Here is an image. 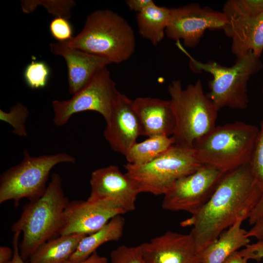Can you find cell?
Here are the masks:
<instances>
[{
  "label": "cell",
  "instance_id": "1",
  "mask_svg": "<svg viewBox=\"0 0 263 263\" xmlns=\"http://www.w3.org/2000/svg\"><path fill=\"white\" fill-rule=\"evenodd\" d=\"M262 193L249 163L226 172L207 202L181 224L192 226L189 234L197 254L237 220L248 219Z\"/></svg>",
  "mask_w": 263,
  "mask_h": 263
},
{
  "label": "cell",
  "instance_id": "2",
  "mask_svg": "<svg viewBox=\"0 0 263 263\" xmlns=\"http://www.w3.org/2000/svg\"><path fill=\"white\" fill-rule=\"evenodd\" d=\"M62 182L59 174L53 173L44 194L26 204L12 226V232L23 234L19 248L24 261L42 244L59 235L64 210L69 202L64 195Z\"/></svg>",
  "mask_w": 263,
  "mask_h": 263
},
{
  "label": "cell",
  "instance_id": "3",
  "mask_svg": "<svg viewBox=\"0 0 263 263\" xmlns=\"http://www.w3.org/2000/svg\"><path fill=\"white\" fill-rule=\"evenodd\" d=\"M65 42L71 47L116 64L128 60L136 48L132 27L124 18L109 9L90 14L82 30Z\"/></svg>",
  "mask_w": 263,
  "mask_h": 263
},
{
  "label": "cell",
  "instance_id": "4",
  "mask_svg": "<svg viewBox=\"0 0 263 263\" xmlns=\"http://www.w3.org/2000/svg\"><path fill=\"white\" fill-rule=\"evenodd\" d=\"M168 92L175 121L171 136L174 144L192 148L196 141L216 127L219 111L204 93L200 80L186 88L180 80H173Z\"/></svg>",
  "mask_w": 263,
  "mask_h": 263
},
{
  "label": "cell",
  "instance_id": "5",
  "mask_svg": "<svg viewBox=\"0 0 263 263\" xmlns=\"http://www.w3.org/2000/svg\"><path fill=\"white\" fill-rule=\"evenodd\" d=\"M259 131L242 121L216 126L196 141L192 149L202 165L227 172L249 163Z\"/></svg>",
  "mask_w": 263,
  "mask_h": 263
},
{
  "label": "cell",
  "instance_id": "6",
  "mask_svg": "<svg viewBox=\"0 0 263 263\" xmlns=\"http://www.w3.org/2000/svg\"><path fill=\"white\" fill-rule=\"evenodd\" d=\"M177 43L189 58V66L193 72H206L212 76L208 81L209 91L207 95L218 111L225 107L240 110L247 107V83L252 75L263 69L261 57L250 52L236 57L234 65L226 67L214 61L205 63L197 60L183 48L179 41Z\"/></svg>",
  "mask_w": 263,
  "mask_h": 263
},
{
  "label": "cell",
  "instance_id": "7",
  "mask_svg": "<svg viewBox=\"0 0 263 263\" xmlns=\"http://www.w3.org/2000/svg\"><path fill=\"white\" fill-rule=\"evenodd\" d=\"M75 162L74 157L64 152L32 157L24 150L21 162L0 175V203L12 200L17 207L23 198L30 201L39 198L47 188L51 169L59 163Z\"/></svg>",
  "mask_w": 263,
  "mask_h": 263
},
{
  "label": "cell",
  "instance_id": "8",
  "mask_svg": "<svg viewBox=\"0 0 263 263\" xmlns=\"http://www.w3.org/2000/svg\"><path fill=\"white\" fill-rule=\"evenodd\" d=\"M202 165L192 148L174 144L147 164H127L124 167L126 173L136 182L141 193L164 195L178 180Z\"/></svg>",
  "mask_w": 263,
  "mask_h": 263
},
{
  "label": "cell",
  "instance_id": "9",
  "mask_svg": "<svg viewBox=\"0 0 263 263\" xmlns=\"http://www.w3.org/2000/svg\"><path fill=\"white\" fill-rule=\"evenodd\" d=\"M118 93L107 66L103 67L71 98L52 101L54 123L57 126H63L74 114L88 111L98 113L106 122Z\"/></svg>",
  "mask_w": 263,
  "mask_h": 263
},
{
  "label": "cell",
  "instance_id": "10",
  "mask_svg": "<svg viewBox=\"0 0 263 263\" xmlns=\"http://www.w3.org/2000/svg\"><path fill=\"white\" fill-rule=\"evenodd\" d=\"M226 172L203 165L194 172L178 180L164 195L163 209L197 213L207 202Z\"/></svg>",
  "mask_w": 263,
  "mask_h": 263
},
{
  "label": "cell",
  "instance_id": "11",
  "mask_svg": "<svg viewBox=\"0 0 263 263\" xmlns=\"http://www.w3.org/2000/svg\"><path fill=\"white\" fill-rule=\"evenodd\" d=\"M165 34L172 40H182L189 48L197 46L207 30H224L229 20L223 12L198 3L171 8Z\"/></svg>",
  "mask_w": 263,
  "mask_h": 263
},
{
  "label": "cell",
  "instance_id": "12",
  "mask_svg": "<svg viewBox=\"0 0 263 263\" xmlns=\"http://www.w3.org/2000/svg\"><path fill=\"white\" fill-rule=\"evenodd\" d=\"M90 184L88 200L111 203L126 212L135 209L137 196L141 193L136 182L115 165L93 171Z\"/></svg>",
  "mask_w": 263,
  "mask_h": 263
},
{
  "label": "cell",
  "instance_id": "13",
  "mask_svg": "<svg viewBox=\"0 0 263 263\" xmlns=\"http://www.w3.org/2000/svg\"><path fill=\"white\" fill-rule=\"evenodd\" d=\"M126 212L111 203L88 200L69 202L64 212L59 235H89L104 226L112 218Z\"/></svg>",
  "mask_w": 263,
  "mask_h": 263
},
{
  "label": "cell",
  "instance_id": "14",
  "mask_svg": "<svg viewBox=\"0 0 263 263\" xmlns=\"http://www.w3.org/2000/svg\"><path fill=\"white\" fill-rule=\"evenodd\" d=\"M104 136L111 148L124 156L141 135L140 122L133 106V100L119 92Z\"/></svg>",
  "mask_w": 263,
  "mask_h": 263
},
{
  "label": "cell",
  "instance_id": "15",
  "mask_svg": "<svg viewBox=\"0 0 263 263\" xmlns=\"http://www.w3.org/2000/svg\"><path fill=\"white\" fill-rule=\"evenodd\" d=\"M149 263H199L190 234L168 231L139 244Z\"/></svg>",
  "mask_w": 263,
  "mask_h": 263
},
{
  "label": "cell",
  "instance_id": "16",
  "mask_svg": "<svg viewBox=\"0 0 263 263\" xmlns=\"http://www.w3.org/2000/svg\"><path fill=\"white\" fill-rule=\"evenodd\" d=\"M50 48L52 54L61 56L66 62L68 90L73 95L84 87L97 71L111 64L104 58L71 47L65 42L50 43Z\"/></svg>",
  "mask_w": 263,
  "mask_h": 263
},
{
  "label": "cell",
  "instance_id": "17",
  "mask_svg": "<svg viewBox=\"0 0 263 263\" xmlns=\"http://www.w3.org/2000/svg\"><path fill=\"white\" fill-rule=\"evenodd\" d=\"M133 106L140 122L141 135H172L175 121L169 100L138 97L133 100Z\"/></svg>",
  "mask_w": 263,
  "mask_h": 263
},
{
  "label": "cell",
  "instance_id": "18",
  "mask_svg": "<svg viewBox=\"0 0 263 263\" xmlns=\"http://www.w3.org/2000/svg\"><path fill=\"white\" fill-rule=\"evenodd\" d=\"M228 20L223 31L231 39L232 53L239 57L251 52L261 57L263 52V13L254 17Z\"/></svg>",
  "mask_w": 263,
  "mask_h": 263
},
{
  "label": "cell",
  "instance_id": "19",
  "mask_svg": "<svg viewBox=\"0 0 263 263\" xmlns=\"http://www.w3.org/2000/svg\"><path fill=\"white\" fill-rule=\"evenodd\" d=\"M243 221L237 220L212 243L199 252V263H223L232 253L249 244L247 231L242 227Z\"/></svg>",
  "mask_w": 263,
  "mask_h": 263
},
{
  "label": "cell",
  "instance_id": "20",
  "mask_svg": "<svg viewBox=\"0 0 263 263\" xmlns=\"http://www.w3.org/2000/svg\"><path fill=\"white\" fill-rule=\"evenodd\" d=\"M125 224L121 215L113 217L99 230L83 237L69 261L74 263L83 262L103 244L119 240L123 234Z\"/></svg>",
  "mask_w": 263,
  "mask_h": 263
},
{
  "label": "cell",
  "instance_id": "21",
  "mask_svg": "<svg viewBox=\"0 0 263 263\" xmlns=\"http://www.w3.org/2000/svg\"><path fill=\"white\" fill-rule=\"evenodd\" d=\"M75 234L60 235L42 244L29 259V263H64L68 261L83 237Z\"/></svg>",
  "mask_w": 263,
  "mask_h": 263
},
{
  "label": "cell",
  "instance_id": "22",
  "mask_svg": "<svg viewBox=\"0 0 263 263\" xmlns=\"http://www.w3.org/2000/svg\"><path fill=\"white\" fill-rule=\"evenodd\" d=\"M170 17V9L156 5L153 1L136 14L138 30L140 36L153 45L164 38Z\"/></svg>",
  "mask_w": 263,
  "mask_h": 263
},
{
  "label": "cell",
  "instance_id": "23",
  "mask_svg": "<svg viewBox=\"0 0 263 263\" xmlns=\"http://www.w3.org/2000/svg\"><path fill=\"white\" fill-rule=\"evenodd\" d=\"M134 143L125 156L127 164L141 166L149 163L174 144L171 136L153 135Z\"/></svg>",
  "mask_w": 263,
  "mask_h": 263
},
{
  "label": "cell",
  "instance_id": "24",
  "mask_svg": "<svg viewBox=\"0 0 263 263\" xmlns=\"http://www.w3.org/2000/svg\"><path fill=\"white\" fill-rule=\"evenodd\" d=\"M22 11L30 14L39 5L43 6L55 18H63L68 19L71 16V10L75 6L73 0H24L20 1Z\"/></svg>",
  "mask_w": 263,
  "mask_h": 263
},
{
  "label": "cell",
  "instance_id": "25",
  "mask_svg": "<svg viewBox=\"0 0 263 263\" xmlns=\"http://www.w3.org/2000/svg\"><path fill=\"white\" fill-rule=\"evenodd\" d=\"M222 12L228 20L256 17L263 13V0H228Z\"/></svg>",
  "mask_w": 263,
  "mask_h": 263
},
{
  "label": "cell",
  "instance_id": "26",
  "mask_svg": "<svg viewBox=\"0 0 263 263\" xmlns=\"http://www.w3.org/2000/svg\"><path fill=\"white\" fill-rule=\"evenodd\" d=\"M50 75L49 66L42 61H32L25 67L23 77L27 86L32 89L43 88Z\"/></svg>",
  "mask_w": 263,
  "mask_h": 263
},
{
  "label": "cell",
  "instance_id": "27",
  "mask_svg": "<svg viewBox=\"0 0 263 263\" xmlns=\"http://www.w3.org/2000/svg\"><path fill=\"white\" fill-rule=\"evenodd\" d=\"M28 115L27 108L19 102L11 107L8 112L0 110V120L11 125L13 133L19 136L27 135L26 122Z\"/></svg>",
  "mask_w": 263,
  "mask_h": 263
},
{
  "label": "cell",
  "instance_id": "28",
  "mask_svg": "<svg viewBox=\"0 0 263 263\" xmlns=\"http://www.w3.org/2000/svg\"><path fill=\"white\" fill-rule=\"evenodd\" d=\"M250 171L257 185L263 192V118L249 162Z\"/></svg>",
  "mask_w": 263,
  "mask_h": 263
},
{
  "label": "cell",
  "instance_id": "29",
  "mask_svg": "<svg viewBox=\"0 0 263 263\" xmlns=\"http://www.w3.org/2000/svg\"><path fill=\"white\" fill-rule=\"evenodd\" d=\"M110 260V263H149L144 258L139 245L119 246L111 252Z\"/></svg>",
  "mask_w": 263,
  "mask_h": 263
},
{
  "label": "cell",
  "instance_id": "30",
  "mask_svg": "<svg viewBox=\"0 0 263 263\" xmlns=\"http://www.w3.org/2000/svg\"><path fill=\"white\" fill-rule=\"evenodd\" d=\"M49 31L51 36L59 42H67L73 37V27L68 19L63 18H55L52 20Z\"/></svg>",
  "mask_w": 263,
  "mask_h": 263
},
{
  "label": "cell",
  "instance_id": "31",
  "mask_svg": "<svg viewBox=\"0 0 263 263\" xmlns=\"http://www.w3.org/2000/svg\"><path fill=\"white\" fill-rule=\"evenodd\" d=\"M240 254L247 260L260 262L263 259V239L252 244H248L239 251Z\"/></svg>",
  "mask_w": 263,
  "mask_h": 263
},
{
  "label": "cell",
  "instance_id": "32",
  "mask_svg": "<svg viewBox=\"0 0 263 263\" xmlns=\"http://www.w3.org/2000/svg\"><path fill=\"white\" fill-rule=\"evenodd\" d=\"M20 233L19 231L14 233L12 240L13 256L11 260L7 263H25L19 253V240Z\"/></svg>",
  "mask_w": 263,
  "mask_h": 263
},
{
  "label": "cell",
  "instance_id": "33",
  "mask_svg": "<svg viewBox=\"0 0 263 263\" xmlns=\"http://www.w3.org/2000/svg\"><path fill=\"white\" fill-rule=\"evenodd\" d=\"M263 216V192L259 201L251 211L248 218L250 225H253Z\"/></svg>",
  "mask_w": 263,
  "mask_h": 263
},
{
  "label": "cell",
  "instance_id": "34",
  "mask_svg": "<svg viewBox=\"0 0 263 263\" xmlns=\"http://www.w3.org/2000/svg\"><path fill=\"white\" fill-rule=\"evenodd\" d=\"M152 1V0H127L126 4L130 10L136 12L137 14L144 10Z\"/></svg>",
  "mask_w": 263,
  "mask_h": 263
},
{
  "label": "cell",
  "instance_id": "35",
  "mask_svg": "<svg viewBox=\"0 0 263 263\" xmlns=\"http://www.w3.org/2000/svg\"><path fill=\"white\" fill-rule=\"evenodd\" d=\"M250 229L247 231V235L250 238L255 237L258 240L263 239V216L258 219Z\"/></svg>",
  "mask_w": 263,
  "mask_h": 263
},
{
  "label": "cell",
  "instance_id": "36",
  "mask_svg": "<svg viewBox=\"0 0 263 263\" xmlns=\"http://www.w3.org/2000/svg\"><path fill=\"white\" fill-rule=\"evenodd\" d=\"M13 256V251L8 246H2L0 247V263H7L11 260Z\"/></svg>",
  "mask_w": 263,
  "mask_h": 263
},
{
  "label": "cell",
  "instance_id": "37",
  "mask_svg": "<svg viewBox=\"0 0 263 263\" xmlns=\"http://www.w3.org/2000/svg\"><path fill=\"white\" fill-rule=\"evenodd\" d=\"M107 259L104 256H100L96 251L94 252L87 260L78 263H107ZM64 263H74L67 261Z\"/></svg>",
  "mask_w": 263,
  "mask_h": 263
},
{
  "label": "cell",
  "instance_id": "38",
  "mask_svg": "<svg viewBox=\"0 0 263 263\" xmlns=\"http://www.w3.org/2000/svg\"><path fill=\"white\" fill-rule=\"evenodd\" d=\"M248 260L243 257L239 251L230 255L223 263H247Z\"/></svg>",
  "mask_w": 263,
  "mask_h": 263
},
{
  "label": "cell",
  "instance_id": "39",
  "mask_svg": "<svg viewBox=\"0 0 263 263\" xmlns=\"http://www.w3.org/2000/svg\"><path fill=\"white\" fill-rule=\"evenodd\" d=\"M262 93H263V86L262 87Z\"/></svg>",
  "mask_w": 263,
  "mask_h": 263
}]
</instances>
